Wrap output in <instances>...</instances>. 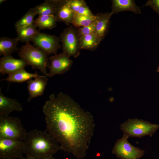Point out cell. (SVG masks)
<instances>
[{
	"mask_svg": "<svg viewBox=\"0 0 159 159\" xmlns=\"http://www.w3.org/2000/svg\"><path fill=\"white\" fill-rule=\"evenodd\" d=\"M37 14L39 16L54 15L56 6L49 0H45L43 3L36 6L34 7Z\"/></svg>",
	"mask_w": 159,
	"mask_h": 159,
	"instance_id": "obj_22",
	"label": "cell"
},
{
	"mask_svg": "<svg viewBox=\"0 0 159 159\" xmlns=\"http://www.w3.org/2000/svg\"><path fill=\"white\" fill-rule=\"evenodd\" d=\"M27 65L21 59L14 58L11 55L4 56L0 59V73L4 75L15 73Z\"/></svg>",
	"mask_w": 159,
	"mask_h": 159,
	"instance_id": "obj_12",
	"label": "cell"
},
{
	"mask_svg": "<svg viewBox=\"0 0 159 159\" xmlns=\"http://www.w3.org/2000/svg\"><path fill=\"white\" fill-rule=\"evenodd\" d=\"M37 14L34 8H30L14 25L16 29L33 24L34 18Z\"/></svg>",
	"mask_w": 159,
	"mask_h": 159,
	"instance_id": "obj_23",
	"label": "cell"
},
{
	"mask_svg": "<svg viewBox=\"0 0 159 159\" xmlns=\"http://www.w3.org/2000/svg\"><path fill=\"white\" fill-rule=\"evenodd\" d=\"M47 131L62 150L78 159L84 158L93 135L95 124L91 113L62 92L52 94L44 105Z\"/></svg>",
	"mask_w": 159,
	"mask_h": 159,
	"instance_id": "obj_1",
	"label": "cell"
},
{
	"mask_svg": "<svg viewBox=\"0 0 159 159\" xmlns=\"http://www.w3.org/2000/svg\"><path fill=\"white\" fill-rule=\"evenodd\" d=\"M47 76L41 75L27 81L29 92L27 101L30 102L34 98L41 96L44 94L48 81Z\"/></svg>",
	"mask_w": 159,
	"mask_h": 159,
	"instance_id": "obj_13",
	"label": "cell"
},
{
	"mask_svg": "<svg viewBox=\"0 0 159 159\" xmlns=\"http://www.w3.org/2000/svg\"><path fill=\"white\" fill-rule=\"evenodd\" d=\"M26 133L18 118L9 115L0 116V138L23 141Z\"/></svg>",
	"mask_w": 159,
	"mask_h": 159,
	"instance_id": "obj_5",
	"label": "cell"
},
{
	"mask_svg": "<svg viewBox=\"0 0 159 159\" xmlns=\"http://www.w3.org/2000/svg\"><path fill=\"white\" fill-rule=\"evenodd\" d=\"M19 41L16 37H1L0 39V56L10 55L14 51L19 50L17 47Z\"/></svg>",
	"mask_w": 159,
	"mask_h": 159,
	"instance_id": "obj_17",
	"label": "cell"
},
{
	"mask_svg": "<svg viewBox=\"0 0 159 159\" xmlns=\"http://www.w3.org/2000/svg\"><path fill=\"white\" fill-rule=\"evenodd\" d=\"M157 72H159V66L158 67V69H157Z\"/></svg>",
	"mask_w": 159,
	"mask_h": 159,
	"instance_id": "obj_32",
	"label": "cell"
},
{
	"mask_svg": "<svg viewBox=\"0 0 159 159\" xmlns=\"http://www.w3.org/2000/svg\"><path fill=\"white\" fill-rule=\"evenodd\" d=\"M18 53L19 57L27 65L33 69L39 70L48 77L47 68H49L50 62L48 56L38 48L32 45L29 42L21 46Z\"/></svg>",
	"mask_w": 159,
	"mask_h": 159,
	"instance_id": "obj_3",
	"label": "cell"
},
{
	"mask_svg": "<svg viewBox=\"0 0 159 159\" xmlns=\"http://www.w3.org/2000/svg\"><path fill=\"white\" fill-rule=\"evenodd\" d=\"M96 15L90 16L75 14L72 24L76 28L88 26L96 21Z\"/></svg>",
	"mask_w": 159,
	"mask_h": 159,
	"instance_id": "obj_24",
	"label": "cell"
},
{
	"mask_svg": "<svg viewBox=\"0 0 159 159\" xmlns=\"http://www.w3.org/2000/svg\"><path fill=\"white\" fill-rule=\"evenodd\" d=\"M101 41L95 34H90L79 38L80 50L93 51L99 45Z\"/></svg>",
	"mask_w": 159,
	"mask_h": 159,
	"instance_id": "obj_21",
	"label": "cell"
},
{
	"mask_svg": "<svg viewBox=\"0 0 159 159\" xmlns=\"http://www.w3.org/2000/svg\"><path fill=\"white\" fill-rule=\"evenodd\" d=\"M50 61L49 71L48 77L62 74L69 71L72 66L73 61L65 52L52 55L49 57Z\"/></svg>",
	"mask_w": 159,
	"mask_h": 159,
	"instance_id": "obj_10",
	"label": "cell"
},
{
	"mask_svg": "<svg viewBox=\"0 0 159 159\" xmlns=\"http://www.w3.org/2000/svg\"><path fill=\"white\" fill-rule=\"evenodd\" d=\"M63 52L69 57H77L80 55L79 38L76 28L70 25L65 29L60 35Z\"/></svg>",
	"mask_w": 159,
	"mask_h": 159,
	"instance_id": "obj_7",
	"label": "cell"
},
{
	"mask_svg": "<svg viewBox=\"0 0 159 159\" xmlns=\"http://www.w3.org/2000/svg\"><path fill=\"white\" fill-rule=\"evenodd\" d=\"M112 11L113 14L119 12L128 11L136 14H140L141 13L140 8L136 4L133 0H112Z\"/></svg>",
	"mask_w": 159,
	"mask_h": 159,
	"instance_id": "obj_16",
	"label": "cell"
},
{
	"mask_svg": "<svg viewBox=\"0 0 159 159\" xmlns=\"http://www.w3.org/2000/svg\"><path fill=\"white\" fill-rule=\"evenodd\" d=\"M6 0H0V4H1L3 2L6 1Z\"/></svg>",
	"mask_w": 159,
	"mask_h": 159,
	"instance_id": "obj_31",
	"label": "cell"
},
{
	"mask_svg": "<svg viewBox=\"0 0 159 159\" xmlns=\"http://www.w3.org/2000/svg\"><path fill=\"white\" fill-rule=\"evenodd\" d=\"M57 21L55 15L41 16L34 20L33 24L40 29H51L56 26Z\"/></svg>",
	"mask_w": 159,
	"mask_h": 159,
	"instance_id": "obj_20",
	"label": "cell"
},
{
	"mask_svg": "<svg viewBox=\"0 0 159 159\" xmlns=\"http://www.w3.org/2000/svg\"><path fill=\"white\" fill-rule=\"evenodd\" d=\"M112 14L110 12L98 13L96 15L95 34L101 41L107 34L110 25V19Z\"/></svg>",
	"mask_w": 159,
	"mask_h": 159,
	"instance_id": "obj_14",
	"label": "cell"
},
{
	"mask_svg": "<svg viewBox=\"0 0 159 159\" xmlns=\"http://www.w3.org/2000/svg\"><path fill=\"white\" fill-rule=\"evenodd\" d=\"M68 0L69 6L75 14L78 12L82 6L86 3L83 0Z\"/></svg>",
	"mask_w": 159,
	"mask_h": 159,
	"instance_id": "obj_26",
	"label": "cell"
},
{
	"mask_svg": "<svg viewBox=\"0 0 159 159\" xmlns=\"http://www.w3.org/2000/svg\"><path fill=\"white\" fill-rule=\"evenodd\" d=\"M128 138L123 134L115 142L112 153L121 159H140L144 155L145 151L131 145L127 140Z\"/></svg>",
	"mask_w": 159,
	"mask_h": 159,
	"instance_id": "obj_6",
	"label": "cell"
},
{
	"mask_svg": "<svg viewBox=\"0 0 159 159\" xmlns=\"http://www.w3.org/2000/svg\"><path fill=\"white\" fill-rule=\"evenodd\" d=\"M36 28L33 24L16 29V38L19 41L26 43L32 41L33 38L40 32Z\"/></svg>",
	"mask_w": 159,
	"mask_h": 159,
	"instance_id": "obj_19",
	"label": "cell"
},
{
	"mask_svg": "<svg viewBox=\"0 0 159 159\" xmlns=\"http://www.w3.org/2000/svg\"><path fill=\"white\" fill-rule=\"evenodd\" d=\"M59 38L51 34L40 32L32 39V42L34 47L45 53L48 56L50 54H57L61 47Z\"/></svg>",
	"mask_w": 159,
	"mask_h": 159,
	"instance_id": "obj_9",
	"label": "cell"
},
{
	"mask_svg": "<svg viewBox=\"0 0 159 159\" xmlns=\"http://www.w3.org/2000/svg\"><path fill=\"white\" fill-rule=\"evenodd\" d=\"M75 14L90 16H95V15L92 13L86 3L82 6L78 12Z\"/></svg>",
	"mask_w": 159,
	"mask_h": 159,
	"instance_id": "obj_27",
	"label": "cell"
},
{
	"mask_svg": "<svg viewBox=\"0 0 159 159\" xmlns=\"http://www.w3.org/2000/svg\"><path fill=\"white\" fill-rule=\"evenodd\" d=\"M56 6L55 16L57 21L62 22L67 25L71 24L75 13L71 9L68 0H49Z\"/></svg>",
	"mask_w": 159,
	"mask_h": 159,
	"instance_id": "obj_11",
	"label": "cell"
},
{
	"mask_svg": "<svg viewBox=\"0 0 159 159\" xmlns=\"http://www.w3.org/2000/svg\"><path fill=\"white\" fill-rule=\"evenodd\" d=\"M149 6L159 14V0H149L142 7Z\"/></svg>",
	"mask_w": 159,
	"mask_h": 159,
	"instance_id": "obj_28",
	"label": "cell"
},
{
	"mask_svg": "<svg viewBox=\"0 0 159 159\" xmlns=\"http://www.w3.org/2000/svg\"><path fill=\"white\" fill-rule=\"evenodd\" d=\"M96 21L88 26L76 28V31L79 38L88 35L95 34Z\"/></svg>",
	"mask_w": 159,
	"mask_h": 159,
	"instance_id": "obj_25",
	"label": "cell"
},
{
	"mask_svg": "<svg viewBox=\"0 0 159 159\" xmlns=\"http://www.w3.org/2000/svg\"><path fill=\"white\" fill-rule=\"evenodd\" d=\"M21 159H39L37 158H35L34 157L29 156V155H26V157L25 158L23 157Z\"/></svg>",
	"mask_w": 159,
	"mask_h": 159,
	"instance_id": "obj_29",
	"label": "cell"
},
{
	"mask_svg": "<svg viewBox=\"0 0 159 159\" xmlns=\"http://www.w3.org/2000/svg\"><path fill=\"white\" fill-rule=\"evenodd\" d=\"M23 141L24 153L39 159L52 156L62 150L60 144L47 130H32L27 132Z\"/></svg>",
	"mask_w": 159,
	"mask_h": 159,
	"instance_id": "obj_2",
	"label": "cell"
},
{
	"mask_svg": "<svg viewBox=\"0 0 159 159\" xmlns=\"http://www.w3.org/2000/svg\"><path fill=\"white\" fill-rule=\"evenodd\" d=\"M159 127V125L137 118L129 119L120 125V129L129 138L152 137Z\"/></svg>",
	"mask_w": 159,
	"mask_h": 159,
	"instance_id": "obj_4",
	"label": "cell"
},
{
	"mask_svg": "<svg viewBox=\"0 0 159 159\" xmlns=\"http://www.w3.org/2000/svg\"><path fill=\"white\" fill-rule=\"evenodd\" d=\"M44 159H55L54 158L53 156H51L47 158H45Z\"/></svg>",
	"mask_w": 159,
	"mask_h": 159,
	"instance_id": "obj_30",
	"label": "cell"
},
{
	"mask_svg": "<svg viewBox=\"0 0 159 159\" xmlns=\"http://www.w3.org/2000/svg\"><path fill=\"white\" fill-rule=\"evenodd\" d=\"M40 76L37 72L34 73H29L24 68L15 73L9 75L7 78L2 79L1 81L6 80L9 82L20 83L27 82L33 78Z\"/></svg>",
	"mask_w": 159,
	"mask_h": 159,
	"instance_id": "obj_18",
	"label": "cell"
},
{
	"mask_svg": "<svg viewBox=\"0 0 159 159\" xmlns=\"http://www.w3.org/2000/svg\"><path fill=\"white\" fill-rule=\"evenodd\" d=\"M23 140L8 138H0V158L21 159L24 153Z\"/></svg>",
	"mask_w": 159,
	"mask_h": 159,
	"instance_id": "obj_8",
	"label": "cell"
},
{
	"mask_svg": "<svg viewBox=\"0 0 159 159\" xmlns=\"http://www.w3.org/2000/svg\"><path fill=\"white\" fill-rule=\"evenodd\" d=\"M23 107L16 99L5 96L0 89V116H7L14 111H22Z\"/></svg>",
	"mask_w": 159,
	"mask_h": 159,
	"instance_id": "obj_15",
	"label": "cell"
}]
</instances>
